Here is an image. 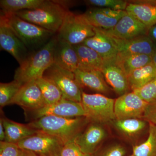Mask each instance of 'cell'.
<instances>
[{
  "label": "cell",
  "instance_id": "obj_1",
  "mask_svg": "<svg viewBox=\"0 0 156 156\" xmlns=\"http://www.w3.org/2000/svg\"><path fill=\"white\" fill-rule=\"evenodd\" d=\"M89 120L85 117L66 118L48 116L32 121L27 125L37 131L56 136L65 144L75 140Z\"/></svg>",
  "mask_w": 156,
  "mask_h": 156
},
{
  "label": "cell",
  "instance_id": "obj_2",
  "mask_svg": "<svg viewBox=\"0 0 156 156\" xmlns=\"http://www.w3.org/2000/svg\"><path fill=\"white\" fill-rule=\"evenodd\" d=\"M57 41V37H53L41 48L30 53L15 70L14 80L24 84L43 77L54 63L53 53Z\"/></svg>",
  "mask_w": 156,
  "mask_h": 156
},
{
  "label": "cell",
  "instance_id": "obj_3",
  "mask_svg": "<svg viewBox=\"0 0 156 156\" xmlns=\"http://www.w3.org/2000/svg\"><path fill=\"white\" fill-rule=\"evenodd\" d=\"M68 11L60 1L48 0L44 5L38 9L19 11L14 14L55 34L58 32Z\"/></svg>",
  "mask_w": 156,
  "mask_h": 156
},
{
  "label": "cell",
  "instance_id": "obj_4",
  "mask_svg": "<svg viewBox=\"0 0 156 156\" xmlns=\"http://www.w3.org/2000/svg\"><path fill=\"white\" fill-rule=\"evenodd\" d=\"M9 27L29 50H39L53 37L54 34L17 16L13 13L1 11Z\"/></svg>",
  "mask_w": 156,
  "mask_h": 156
},
{
  "label": "cell",
  "instance_id": "obj_5",
  "mask_svg": "<svg viewBox=\"0 0 156 156\" xmlns=\"http://www.w3.org/2000/svg\"><path fill=\"white\" fill-rule=\"evenodd\" d=\"M115 99L100 93L88 94L82 91L81 103L86 117L93 122L105 123L116 120Z\"/></svg>",
  "mask_w": 156,
  "mask_h": 156
},
{
  "label": "cell",
  "instance_id": "obj_6",
  "mask_svg": "<svg viewBox=\"0 0 156 156\" xmlns=\"http://www.w3.org/2000/svg\"><path fill=\"white\" fill-rule=\"evenodd\" d=\"M95 34L94 27L89 24L83 14H77L68 11L59 29L57 37L72 45L83 42Z\"/></svg>",
  "mask_w": 156,
  "mask_h": 156
},
{
  "label": "cell",
  "instance_id": "obj_7",
  "mask_svg": "<svg viewBox=\"0 0 156 156\" xmlns=\"http://www.w3.org/2000/svg\"><path fill=\"white\" fill-rule=\"evenodd\" d=\"M43 77L55 84L66 100L81 102L82 90L76 80L74 73L63 69L53 63Z\"/></svg>",
  "mask_w": 156,
  "mask_h": 156
},
{
  "label": "cell",
  "instance_id": "obj_8",
  "mask_svg": "<svg viewBox=\"0 0 156 156\" xmlns=\"http://www.w3.org/2000/svg\"><path fill=\"white\" fill-rule=\"evenodd\" d=\"M27 120L32 122L42 117L53 116L76 118L86 117V113L81 102H75L63 99L53 104L30 111H24Z\"/></svg>",
  "mask_w": 156,
  "mask_h": 156
},
{
  "label": "cell",
  "instance_id": "obj_9",
  "mask_svg": "<svg viewBox=\"0 0 156 156\" xmlns=\"http://www.w3.org/2000/svg\"><path fill=\"white\" fill-rule=\"evenodd\" d=\"M17 144L22 149L31 151L39 156L58 155L64 145L56 136L39 131Z\"/></svg>",
  "mask_w": 156,
  "mask_h": 156
},
{
  "label": "cell",
  "instance_id": "obj_10",
  "mask_svg": "<svg viewBox=\"0 0 156 156\" xmlns=\"http://www.w3.org/2000/svg\"><path fill=\"white\" fill-rule=\"evenodd\" d=\"M148 104L133 92L125 93L115 100L116 120L143 118Z\"/></svg>",
  "mask_w": 156,
  "mask_h": 156
},
{
  "label": "cell",
  "instance_id": "obj_11",
  "mask_svg": "<svg viewBox=\"0 0 156 156\" xmlns=\"http://www.w3.org/2000/svg\"><path fill=\"white\" fill-rule=\"evenodd\" d=\"M0 47L22 64L31 53L25 45L11 30L2 14L0 16Z\"/></svg>",
  "mask_w": 156,
  "mask_h": 156
},
{
  "label": "cell",
  "instance_id": "obj_12",
  "mask_svg": "<svg viewBox=\"0 0 156 156\" xmlns=\"http://www.w3.org/2000/svg\"><path fill=\"white\" fill-rule=\"evenodd\" d=\"M101 30L112 42L119 53L145 54L152 56L156 47L152 40L148 35L130 39L118 38Z\"/></svg>",
  "mask_w": 156,
  "mask_h": 156
},
{
  "label": "cell",
  "instance_id": "obj_13",
  "mask_svg": "<svg viewBox=\"0 0 156 156\" xmlns=\"http://www.w3.org/2000/svg\"><path fill=\"white\" fill-rule=\"evenodd\" d=\"M150 27L142 23L131 14H127L119 20L116 24L110 29H103L110 35L122 39L134 38L147 35Z\"/></svg>",
  "mask_w": 156,
  "mask_h": 156
},
{
  "label": "cell",
  "instance_id": "obj_14",
  "mask_svg": "<svg viewBox=\"0 0 156 156\" xmlns=\"http://www.w3.org/2000/svg\"><path fill=\"white\" fill-rule=\"evenodd\" d=\"M12 104L21 107L24 111L34 110L47 105L35 81L23 84L11 101Z\"/></svg>",
  "mask_w": 156,
  "mask_h": 156
},
{
  "label": "cell",
  "instance_id": "obj_15",
  "mask_svg": "<svg viewBox=\"0 0 156 156\" xmlns=\"http://www.w3.org/2000/svg\"><path fill=\"white\" fill-rule=\"evenodd\" d=\"M105 130L98 123H91L75 140L84 154L93 156L106 137Z\"/></svg>",
  "mask_w": 156,
  "mask_h": 156
},
{
  "label": "cell",
  "instance_id": "obj_16",
  "mask_svg": "<svg viewBox=\"0 0 156 156\" xmlns=\"http://www.w3.org/2000/svg\"><path fill=\"white\" fill-rule=\"evenodd\" d=\"M115 59L104 60L101 72L107 83L121 96L127 93L130 88L128 77L115 64Z\"/></svg>",
  "mask_w": 156,
  "mask_h": 156
},
{
  "label": "cell",
  "instance_id": "obj_17",
  "mask_svg": "<svg viewBox=\"0 0 156 156\" xmlns=\"http://www.w3.org/2000/svg\"><path fill=\"white\" fill-rule=\"evenodd\" d=\"M53 60L56 65L72 72L74 73L78 69V57L73 46L58 38L54 48Z\"/></svg>",
  "mask_w": 156,
  "mask_h": 156
},
{
  "label": "cell",
  "instance_id": "obj_18",
  "mask_svg": "<svg viewBox=\"0 0 156 156\" xmlns=\"http://www.w3.org/2000/svg\"><path fill=\"white\" fill-rule=\"evenodd\" d=\"M126 11L150 28L156 24V0L130 1Z\"/></svg>",
  "mask_w": 156,
  "mask_h": 156
},
{
  "label": "cell",
  "instance_id": "obj_19",
  "mask_svg": "<svg viewBox=\"0 0 156 156\" xmlns=\"http://www.w3.org/2000/svg\"><path fill=\"white\" fill-rule=\"evenodd\" d=\"M94 30L95 34L85 40L82 44L95 50L104 60L115 59L119 52L114 45L101 29L94 27Z\"/></svg>",
  "mask_w": 156,
  "mask_h": 156
},
{
  "label": "cell",
  "instance_id": "obj_20",
  "mask_svg": "<svg viewBox=\"0 0 156 156\" xmlns=\"http://www.w3.org/2000/svg\"><path fill=\"white\" fill-rule=\"evenodd\" d=\"M74 73L81 88L84 87L101 93H106L109 91V87L100 71L77 69Z\"/></svg>",
  "mask_w": 156,
  "mask_h": 156
},
{
  "label": "cell",
  "instance_id": "obj_21",
  "mask_svg": "<svg viewBox=\"0 0 156 156\" xmlns=\"http://www.w3.org/2000/svg\"><path fill=\"white\" fill-rule=\"evenodd\" d=\"M73 46L75 49L78 57L77 69L101 71L104 60L99 54L93 49L83 44Z\"/></svg>",
  "mask_w": 156,
  "mask_h": 156
},
{
  "label": "cell",
  "instance_id": "obj_22",
  "mask_svg": "<svg viewBox=\"0 0 156 156\" xmlns=\"http://www.w3.org/2000/svg\"><path fill=\"white\" fill-rule=\"evenodd\" d=\"M3 126L5 131L7 142L17 144L38 133L39 131L30 128L27 124L14 122L5 117H1Z\"/></svg>",
  "mask_w": 156,
  "mask_h": 156
},
{
  "label": "cell",
  "instance_id": "obj_23",
  "mask_svg": "<svg viewBox=\"0 0 156 156\" xmlns=\"http://www.w3.org/2000/svg\"><path fill=\"white\" fill-rule=\"evenodd\" d=\"M115 62L128 77L135 70L152 62V58L145 54L118 53Z\"/></svg>",
  "mask_w": 156,
  "mask_h": 156
},
{
  "label": "cell",
  "instance_id": "obj_24",
  "mask_svg": "<svg viewBox=\"0 0 156 156\" xmlns=\"http://www.w3.org/2000/svg\"><path fill=\"white\" fill-rule=\"evenodd\" d=\"M156 77V67L153 62L134 71L128 76L130 89L134 91L147 84Z\"/></svg>",
  "mask_w": 156,
  "mask_h": 156
},
{
  "label": "cell",
  "instance_id": "obj_25",
  "mask_svg": "<svg viewBox=\"0 0 156 156\" xmlns=\"http://www.w3.org/2000/svg\"><path fill=\"white\" fill-rule=\"evenodd\" d=\"M83 15L93 27L105 30L110 29L114 27L120 19L110 17L100 8L89 9Z\"/></svg>",
  "mask_w": 156,
  "mask_h": 156
},
{
  "label": "cell",
  "instance_id": "obj_26",
  "mask_svg": "<svg viewBox=\"0 0 156 156\" xmlns=\"http://www.w3.org/2000/svg\"><path fill=\"white\" fill-rule=\"evenodd\" d=\"M48 0H1L0 7L5 13L33 10L44 5Z\"/></svg>",
  "mask_w": 156,
  "mask_h": 156
},
{
  "label": "cell",
  "instance_id": "obj_27",
  "mask_svg": "<svg viewBox=\"0 0 156 156\" xmlns=\"http://www.w3.org/2000/svg\"><path fill=\"white\" fill-rule=\"evenodd\" d=\"M35 82L41 89L47 105L57 103L65 99L57 86L47 78L42 77Z\"/></svg>",
  "mask_w": 156,
  "mask_h": 156
},
{
  "label": "cell",
  "instance_id": "obj_28",
  "mask_svg": "<svg viewBox=\"0 0 156 156\" xmlns=\"http://www.w3.org/2000/svg\"><path fill=\"white\" fill-rule=\"evenodd\" d=\"M149 124L147 139L139 145L133 147L132 154L134 156H156V126Z\"/></svg>",
  "mask_w": 156,
  "mask_h": 156
},
{
  "label": "cell",
  "instance_id": "obj_29",
  "mask_svg": "<svg viewBox=\"0 0 156 156\" xmlns=\"http://www.w3.org/2000/svg\"><path fill=\"white\" fill-rule=\"evenodd\" d=\"M23 85L16 80L7 83H0V106L1 108L11 105V102Z\"/></svg>",
  "mask_w": 156,
  "mask_h": 156
},
{
  "label": "cell",
  "instance_id": "obj_30",
  "mask_svg": "<svg viewBox=\"0 0 156 156\" xmlns=\"http://www.w3.org/2000/svg\"><path fill=\"white\" fill-rule=\"evenodd\" d=\"M114 125L121 132L131 136L142 130L146 127V122L140 119H129L115 120Z\"/></svg>",
  "mask_w": 156,
  "mask_h": 156
},
{
  "label": "cell",
  "instance_id": "obj_31",
  "mask_svg": "<svg viewBox=\"0 0 156 156\" xmlns=\"http://www.w3.org/2000/svg\"><path fill=\"white\" fill-rule=\"evenodd\" d=\"M143 100L148 103L156 101V77L140 89L133 91Z\"/></svg>",
  "mask_w": 156,
  "mask_h": 156
},
{
  "label": "cell",
  "instance_id": "obj_32",
  "mask_svg": "<svg viewBox=\"0 0 156 156\" xmlns=\"http://www.w3.org/2000/svg\"><path fill=\"white\" fill-rule=\"evenodd\" d=\"M85 2L90 5L118 11H126L128 5V1L123 0H88Z\"/></svg>",
  "mask_w": 156,
  "mask_h": 156
},
{
  "label": "cell",
  "instance_id": "obj_33",
  "mask_svg": "<svg viewBox=\"0 0 156 156\" xmlns=\"http://www.w3.org/2000/svg\"><path fill=\"white\" fill-rule=\"evenodd\" d=\"M22 151L17 144L0 141V156H19Z\"/></svg>",
  "mask_w": 156,
  "mask_h": 156
},
{
  "label": "cell",
  "instance_id": "obj_34",
  "mask_svg": "<svg viewBox=\"0 0 156 156\" xmlns=\"http://www.w3.org/2000/svg\"><path fill=\"white\" fill-rule=\"evenodd\" d=\"M74 140L65 144L59 152V156H86Z\"/></svg>",
  "mask_w": 156,
  "mask_h": 156
},
{
  "label": "cell",
  "instance_id": "obj_35",
  "mask_svg": "<svg viewBox=\"0 0 156 156\" xmlns=\"http://www.w3.org/2000/svg\"><path fill=\"white\" fill-rule=\"evenodd\" d=\"M142 118L149 123H152L156 126V101L149 103Z\"/></svg>",
  "mask_w": 156,
  "mask_h": 156
},
{
  "label": "cell",
  "instance_id": "obj_36",
  "mask_svg": "<svg viewBox=\"0 0 156 156\" xmlns=\"http://www.w3.org/2000/svg\"><path fill=\"white\" fill-rule=\"evenodd\" d=\"M126 154V149L123 146L115 145L109 148L99 156H124Z\"/></svg>",
  "mask_w": 156,
  "mask_h": 156
},
{
  "label": "cell",
  "instance_id": "obj_37",
  "mask_svg": "<svg viewBox=\"0 0 156 156\" xmlns=\"http://www.w3.org/2000/svg\"><path fill=\"white\" fill-rule=\"evenodd\" d=\"M5 131L3 126L2 120L0 119V140L2 141H5Z\"/></svg>",
  "mask_w": 156,
  "mask_h": 156
},
{
  "label": "cell",
  "instance_id": "obj_38",
  "mask_svg": "<svg viewBox=\"0 0 156 156\" xmlns=\"http://www.w3.org/2000/svg\"><path fill=\"white\" fill-rule=\"evenodd\" d=\"M149 37L152 40L156 41V24L150 28L148 32Z\"/></svg>",
  "mask_w": 156,
  "mask_h": 156
},
{
  "label": "cell",
  "instance_id": "obj_39",
  "mask_svg": "<svg viewBox=\"0 0 156 156\" xmlns=\"http://www.w3.org/2000/svg\"><path fill=\"white\" fill-rule=\"evenodd\" d=\"M19 156H39L34 153L28 150L22 149V152Z\"/></svg>",
  "mask_w": 156,
  "mask_h": 156
},
{
  "label": "cell",
  "instance_id": "obj_40",
  "mask_svg": "<svg viewBox=\"0 0 156 156\" xmlns=\"http://www.w3.org/2000/svg\"><path fill=\"white\" fill-rule=\"evenodd\" d=\"M152 62L156 67V50L154 55L152 56Z\"/></svg>",
  "mask_w": 156,
  "mask_h": 156
},
{
  "label": "cell",
  "instance_id": "obj_41",
  "mask_svg": "<svg viewBox=\"0 0 156 156\" xmlns=\"http://www.w3.org/2000/svg\"><path fill=\"white\" fill-rule=\"evenodd\" d=\"M86 156H92L89 155H86Z\"/></svg>",
  "mask_w": 156,
  "mask_h": 156
},
{
  "label": "cell",
  "instance_id": "obj_42",
  "mask_svg": "<svg viewBox=\"0 0 156 156\" xmlns=\"http://www.w3.org/2000/svg\"><path fill=\"white\" fill-rule=\"evenodd\" d=\"M129 156H134V155H131Z\"/></svg>",
  "mask_w": 156,
  "mask_h": 156
},
{
  "label": "cell",
  "instance_id": "obj_43",
  "mask_svg": "<svg viewBox=\"0 0 156 156\" xmlns=\"http://www.w3.org/2000/svg\"><path fill=\"white\" fill-rule=\"evenodd\" d=\"M59 156L58 155H55V156Z\"/></svg>",
  "mask_w": 156,
  "mask_h": 156
}]
</instances>
